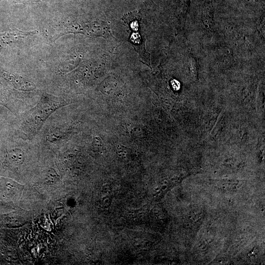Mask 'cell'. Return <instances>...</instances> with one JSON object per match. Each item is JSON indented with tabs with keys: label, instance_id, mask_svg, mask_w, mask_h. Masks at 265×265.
<instances>
[{
	"label": "cell",
	"instance_id": "obj_1",
	"mask_svg": "<svg viewBox=\"0 0 265 265\" xmlns=\"http://www.w3.org/2000/svg\"><path fill=\"white\" fill-rule=\"evenodd\" d=\"M66 105L60 98L44 95L34 107L23 114L20 126L21 133L28 138L33 137L47 118L56 109Z\"/></svg>",
	"mask_w": 265,
	"mask_h": 265
},
{
	"label": "cell",
	"instance_id": "obj_2",
	"mask_svg": "<svg viewBox=\"0 0 265 265\" xmlns=\"http://www.w3.org/2000/svg\"><path fill=\"white\" fill-rule=\"evenodd\" d=\"M130 33L129 41L139 54L140 60L150 68L149 54L145 47V41L138 31L141 18L139 13L135 12H130L124 15L122 18Z\"/></svg>",
	"mask_w": 265,
	"mask_h": 265
},
{
	"label": "cell",
	"instance_id": "obj_3",
	"mask_svg": "<svg viewBox=\"0 0 265 265\" xmlns=\"http://www.w3.org/2000/svg\"><path fill=\"white\" fill-rule=\"evenodd\" d=\"M3 75L6 79L9 80L14 86L19 90L29 91H32L36 88L35 85L32 81L22 77L7 72H4Z\"/></svg>",
	"mask_w": 265,
	"mask_h": 265
},
{
	"label": "cell",
	"instance_id": "obj_4",
	"mask_svg": "<svg viewBox=\"0 0 265 265\" xmlns=\"http://www.w3.org/2000/svg\"><path fill=\"white\" fill-rule=\"evenodd\" d=\"M9 162L14 166L22 165L25 159L24 152L20 149H14L10 150L7 154Z\"/></svg>",
	"mask_w": 265,
	"mask_h": 265
}]
</instances>
